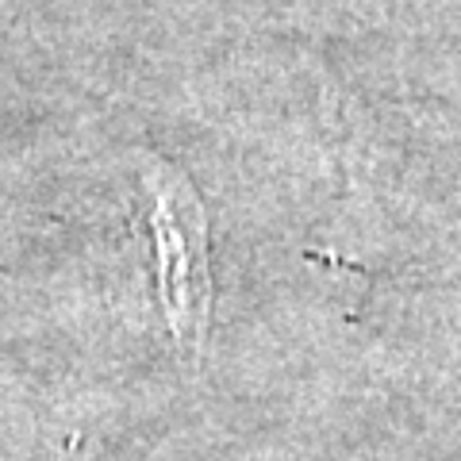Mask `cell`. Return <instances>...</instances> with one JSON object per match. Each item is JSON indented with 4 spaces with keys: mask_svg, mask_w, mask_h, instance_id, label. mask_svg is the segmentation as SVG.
Returning a JSON list of instances; mask_svg holds the SVG:
<instances>
[{
    "mask_svg": "<svg viewBox=\"0 0 461 461\" xmlns=\"http://www.w3.org/2000/svg\"><path fill=\"white\" fill-rule=\"evenodd\" d=\"M150 230H154V293L173 342L185 354H200L212 327V258L208 220L196 193L177 169L147 166Z\"/></svg>",
    "mask_w": 461,
    "mask_h": 461,
    "instance_id": "obj_1",
    "label": "cell"
}]
</instances>
